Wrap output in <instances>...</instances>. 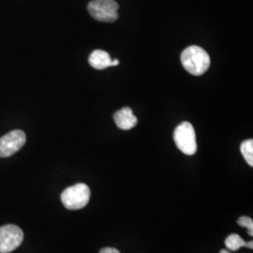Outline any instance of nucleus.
Wrapping results in <instances>:
<instances>
[{
    "label": "nucleus",
    "instance_id": "nucleus-1",
    "mask_svg": "<svg viewBox=\"0 0 253 253\" xmlns=\"http://www.w3.org/2000/svg\"><path fill=\"white\" fill-rule=\"evenodd\" d=\"M181 63L188 73L200 76L209 69L210 56L205 49L199 46H190L182 52Z\"/></svg>",
    "mask_w": 253,
    "mask_h": 253
},
{
    "label": "nucleus",
    "instance_id": "nucleus-2",
    "mask_svg": "<svg viewBox=\"0 0 253 253\" xmlns=\"http://www.w3.org/2000/svg\"><path fill=\"white\" fill-rule=\"evenodd\" d=\"M90 195L89 187L84 183H79L64 190L61 194V201L67 209L78 210L88 204Z\"/></svg>",
    "mask_w": 253,
    "mask_h": 253
},
{
    "label": "nucleus",
    "instance_id": "nucleus-3",
    "mask_svg": "<svg viewBox=\"0 0 253 253\" xmlns=\"http://www.w3.org/2000/svg\"><path fill=\"white\" fill-rule=\"evenodd\" d=\"M173 140L182 153L192 156L197 151V142L194 127L190 122H182L173 132Z\"/></svg>",
    "mask_w": 253,
    "mask_h": 253
},
{
    "label": "nucleus",
    "instance_id": "nucleus-4",
    "mask_svg": "<svg viewBox=\"0 0 253 253\" xmlns=\"http://www.w3.org/2000/svg\"><path fill=\"white\" fill-rule=\"evenodd\" d=\"M118 2L115 0H93L87 6L93 18L105 23H112L118 20Z\"/></svg>",
    "mask_w": 253,
    "mask_h": 253
},
{
    "label": "nucleus",
    "instance_id": "nucleus-5",
    "mask_svg": "<svg viewBox=\"0 0 253 253\" xmlns=\"http://www.w3.org/2000/svg\"><path fill=\"white\" fill-rule=\"evenodd\" d=\"M24 240V233L16 225L8 224L0 227V253L15 251Z\"/></svg>",
    "mask_w": 253,
    "mask_h": 253
},
{
    "label": "nucleus",
    "instance_id": "nucleus-6",
    "mask_svg": "<svg viewBox=\"0 0 253 253\" xmlns=\"http://www.w3.org/2000/svg\"><path fill=\"white\" fill-rule=\"evenodd\" d=\"M27 135L23 130L15 129L0 138V158H8L25 145Z\"/></svg>",
    "mask_w": 253,
    "mask_h": 253
},
{
    "label": "nucleus",
    "instance_id": "nucleus-7",
    "mask_svg": "<svg viewBox=\"0 0 253 253\" xmlns=\"http://www.w3.org/2000/svg\"><path fill=\"white\" fill-rule=\"evenodd\" d=\"M88 62L92 68L100 71L119 65L118 59L113 60L110 54L102 50H95L94 52H92V54L89 55Z\"/></svg>",
    "mask_w": 253,
    "mask_h": 253
},
{
    "label": "nucleus",
    "instance_id": "nucleus-8",
    "mask_svg": "<svg viewBox=\"0 0 253 253\" xmlns=\"http://www.w3.org/2000/svg\"><path fill=\"white\" fill-rule=\"evenodd\" d=\"M114 120L117 126L123 130H128L137 125L138 119L132 113V110L129 107L120 109L115 115Z\"/></svg>",
    "mask_w": 253,
    "mask_h": 253
},
{
    "label": "nucleus",
    "instance_id": "nucleus-9",
    "mask_svg": "<svg viewBox=\"0 0 253 253\" xmlns=\"http://www.w3.org/2000/svg\"><path fill=\"white\" fill-rule=\"evenodd\" d=\"M225 245H226L227 249L233 252H236L239 249L246 247L248 249H253V242L250 241V242H246L244 239L241 238L240 235H236V234H233V235H229L225 239Z\"/></svg>",
    "mask_w": 253,
    "mask_h": 253
},
{
    "label": "nucleus",
    "instance_id": "nucleus-10",
    "mask_svg": "<svg viewBox=\"0 0 253 253\" xmlns=\"http://www.w3.org/2000/svg\"><path fill=\"white\" fill-rule=\"evenodd\" d=\"M240 151L243 155L246 162L250 166H253V140L249 139L244 141L240 145Z\"/></svg>",
    "mask_w": 253,
    "mask_h": 253
},
{
    "label": "nucleus",
    "instance_id": "nucleus-11",
    "mask_svg": "<svg viewBox=\"0 0 253 253\" xmlns=\"http://www.w3.org/2000/svg\"><path fill=\"white\" fill-rule=\"evenodd\" d=\"M237 223H238L240 226L247 227V229H248V234L251 235V236H253V220L252 217L242 216V217H240L238 218Z\"/></svg>",
    "mask_w": 253,
    "mask_h": 253
},
{
    "label": "nucleus",
    "instance_id": "nucleus-12",
    "mask_svg": "<svg viewBox=\"0 0 253 253\" xmlns=\"http://www.w3.org/2000/svg\"><path fill=\"white\" fill-rule=\"evenodd\" d=\"M100 253H120L117 249L114 248H104L100 251Z\"/></svg>",
    "mask_w": 253,
    "mask_h": 253
},
{
    "label": "nucleus",
    "instance_id": "nucleus-13",
    "mask_svg": "<svg viewBox=\"0 0 253 253\" xmlns=\"http://www.w3.org/2000/svg\"><path fill=\"white\" fill-rule=\"evenodd\" d=\"M219 253H230L228 251H226V250H221L220 252H219Z\"/></svg>",
    "mask_w": 253,
    "mask_h": 253
}]
</instances>
